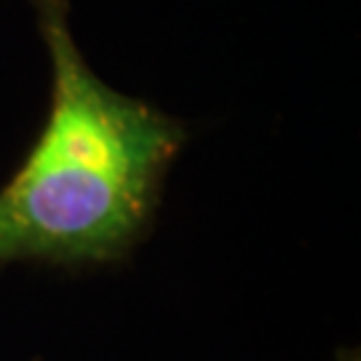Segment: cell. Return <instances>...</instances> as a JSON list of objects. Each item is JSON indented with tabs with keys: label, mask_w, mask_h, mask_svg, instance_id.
<instances>
[{
	"label": "cell",
	"mask_w": 361,
	"mask_h": 361,
	"mask_svg": "<svg viewBox=\"0 0 361 361\" xmlns=\"http://www.w3.org/2000/svg\"><path fill=\"white\" fill-rule=\"evenodd\" d=\"M32 8L51 59V107L0 188V268L113 262L147 231L185 129L91 70L67 0H32Z\"/></svg>",
	"instance_id": "cell-1"
},
{
	"label": "cell",
	"mask_w": 361,
	"mask_h": 361,
	"mask_svg": "<svg viewBox=\"0 0 361 361\" xmlns=\"http://www.w3.org/2000/svg\"><path fill=\"white\" fill-rule=\"evenodd\" d=\"M350 361H356V356H353V359H350Z\"/></svg>",
	"instance_id": "cell-2"
}]
</instances>
